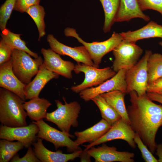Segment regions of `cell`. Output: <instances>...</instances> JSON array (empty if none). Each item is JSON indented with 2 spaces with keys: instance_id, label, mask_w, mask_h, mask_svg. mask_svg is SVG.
<instances>
[{
  "instance_id": "obj_11",
  "label": "cell",
  "mask_w": 162,
  "mask_h": 162,
  "mask_svg": "<svg viewBox=\"0 0 162 162\" xmlns=\"http://www.w3.org/2000/svg\"><path fill=\"white\" fill-rule=\"evenodd\" d=\"M126 70H121L112 77L100 85L81 91L79 93L80 98L84 101L88 102L98 95L114 90H119L126 94Z\"/></svg>"
},
{
  "instance_id": "obj_30",
  "label": "cell",
  "mask_w": 162,
  "mask_h": 162,
  "mask_svg": "<svg viewBox=\"0 0 162 162\" xmlns=\"http://www.w3.org/2000/svg\"><path fill=\"white\" fill-rule=\"evenodd\" d=\"M12 141L3 139L0 140V153H17L24 147L23 144L20 141Z\"/></svg>"
},
{
  "instance_id": "obj_34",
  "label": "cell",
  "mask_w": 162,
  "mask_h": 162,
  "mask_svg": "<svg viewBox=\"0 0 162 162\" xmlns=\"http://www.w3.org/2000/svg\"><path fill=\"white\" fill-rule=\"evenodd\" d=\"M13 50L1 39L0 42V64L11 59Z\"/></svg>"
},
{
  "instance_id": "obj_31",
  "label": "cell",
  "mask_w": 162,
  "mask_h": 162,
  "mask_svg": "<svg viewBox=\"0 0 162 162\" xmlns=\"http://www.w3.org/2000/svg\"><path fill=\"white\" fill-rule=\"evenodd\" d=\"M134 140L142 154V157L146 162H158L152 154L144 144L139 136L136 133Z\"/></svg>"
},
{
  "instance_id": "obj_24",
  "label": "cell",
  "mask_w": 162,
  "mask_h": 162,
  "mask_svg": "<svg viewBox=\"0 0 162 162\" xmlns=\"http://www.w3.org/2000/svg\"><path fill=\"white\" fill-rule=\"evenodd\" d=\"M102 5L104 14L103 28L104 33L109 32L115 22L120 5V0H99Z\"/></svg>"
},
{
  "instance_id": "obj_22",
  "label": "cell",
  "mask_w": 162,
  "mask_h": 162,
  "mask_svg": "<svg viewBox=\"0 0 162 162\" xmlns=\"http://www.w3.org/2000/svg\"><path fill=\"white\" fill-rule=\"evenodd\" d=\"M52 104L48 100L39 98L24 102L23 106L27 116L32 120L37 121L46 118L47 110Z\"/></svg>"
},
{
  "instance_id": "obj_7",
  "label": "cell",
  "mask_w": 162,
  "mask_h": 162,
  "mask_svg": "<svg viewBox=\"0 0 162 162\" xmlns=\"http://www.w3.org/2000/svg\"><path fill=\"white\" fill-rule=\"evenodd\" d=\"M74 71L76 74L82 72L84 81L81 84L71 87L74 92L78 93L86 89L97 86L113 76L116 73L110 67L99 69L83 63L75 65Z\"/></svg>"
},
{
  "instance_id": "obj_12",
  "label": "cell",
  "mask_w": 162,
  "mask_h": 162,
  "mask_svg": "<svg viewBox=\"0 0 162 162\" xmlns=\"http://www.w3.org/2000/svg\"><path fill=\"white\" fill-rule=\"evenodd\" d=\"M38 126L33 123L24 126L11 127L1 124L0 138L10 141L17 140L28 148L35 142L39 131Z\"/></svg>"
},
{
  "instance_id": "obj_20",
  "label": "cell",
  "mask_w": 162,
  "mask_h": 162,
  "mask_svg": "<svg viewBox=\"0 0 162 162\" xmlns=\"http://www.w3.org/2000/svg\"><path fill=\"white\" fill-rule=\"evenodd\" d=\"M135 18L142 19L146 21L150 20V17L140 9L137 0H120L115 22H128Z\"/></svg>"
},
{
  "instance_id": "obj_5",
  "label": "cell",
  "mask_w": 162,
  "mask_h": 162,
  "mask_svg": "<svg viewBox=\"0 0 162 162\" xmlns=\"http://www.w3.org/2000/svg\"><path fill=\"white\" fill-rule=\"evenodd\" d=\"M26 52L14 49L12 55L13 71L18 78L27 85L36 75L44 62L41 56L32 58Z\"/></svg>"
},
{
  "instance_id": "obj_17",
  "label": "cell",
  "mask_w": 162,
  "mask_h": 162,
  "mask_svg": "<svg viewBox=\"0 0 162 162\" xmlns=\"http://www.w3.org/2000/svg\"><path fill=\"white\" fill-rule=\"evenodd\" d=\"M42 139L38 138L37 141L32 144L33 150L37 158L42 162H67L72 161L77 157L82 151H78L70 154L63 153L58 150L56 152L48 150L44 145Z\"/></svg>"
},
{
  "instance_id": "obj_9",
  "label": "cell",
  "mask_w": 162,
  "mask_h": 162,
  "mask_svg": "<svg viewBox=\"0 0 162 162\" xmlns=\"http://www.w3.org/2000/svg\"><path fill=\"white\" fill-rule=\"evenodd\" d=\"M32 122L36 124L39 128L37 138L52 143L56 150L60 147H66L68 152L70 153L82 150L79 146L70 139V137L74 138L73 135L58 130L46 123L43 119Z\"/></svg>"
},
{
  "instance_id": "obj_6",
  "label": "cell",
  "mask_w": 162,
  "mask_h": 162,
  "mask_svg": "<svg viewBox=\"0 0 162 162\" xmlns=\"http://www.w3.org/2000/svg\"><path fill=\"white\" fill-rule=\"evenodd\" d=\"M152 53L150 50H146L144 55L137 63L126 70V94L135 91L139 96L146 94L148 85L147 64Z\"/></svg>"
},
{
  "instance_id": "obj_8",
  "label": "cell",
  "mask_w": 162,
  "mask_h": 162,
  "mask_svg": "<svg viewBox=\"0 0 162 162\" xmlns=\"http://www.w3.org/2000/svg\"><path fill=\"white\" fill-rule=\"evenodd\" d=\"M114 57L113 70L116 73L122 69L128 70L135 65L143 52L136 43L124 40L112 51Z\"/></svg>"
},
{
  "instance_id": "obj_23",
  "label": "cell",
  "mask_w": 162,
  "mask_h": 162,
  "mask_svg": "<svg viewBox=\"0 0 162 162\" xmlns=\"http://www.w3.org/2000/svg\"><path fill=\"white\" fill-rule=\"evenodd\" d=\"M125 93L119 90H114L101 94L107 102L121 116L122 118L130 124L125 102Z\"/></svg>"
},
{
  "instance_id": "obj_32",
  "label": "cell",
  "mask_w": 162,
  "mask_h": 162,
  "mask_svg": "<svg viewBox=\"0 0 162 162\" xmlns=\"http://www.w3.org/2000/svg\"><path fill=\"white\" fill-rule=\"evenodd\" d=\"M142 11L153 10L159 12L162 16V0H137Z\"/></svg>"
},
{
  "instance_id": "obj_29",
  "label": "cell",
  "mask_w": 162,
  "mask_h": 162,
  "mask_svg": "<svg viewBox=\"0 0 162 162\" xmlns=\"http://www.w3.org/2000/svg\"><path fill=\"white\" fill-rule=\"evenodd\" d=\"M16 0H6L0 8V28L2 31L6 28L7 22L14 9Z\"/></svg>"
},
{
  "instance_id": "obj_37",
  "label": "cell",
  "mask_w": 162,
  "mask_h": 162,
  "mask_svg": "<svg viewBox=\"0 0 162 162\" xmlns=\"http://www.w3.org/2000/svg\"><path fill=\"white\" fill-rule=\"evenodd\" d=\"M17 152H11L0 153V162H8L10 160Z\"/></svg>"
},
{
  "instance_id": "obj_15",
  "label": "cell",
  "mask_w": 162,
  "mask_h": 162,
  "mask_svg": "<svg viewBox=\"0 0 162 162\" xmlns=\"http://www.w3.org/2000/svg\"><path fill=\"white\" fill-rule=\"evenodd\" d=\"M41 51L44 58L43 64L46 68L66 78H72V72L75 67L74 63L63 60L51 49L42 48Z\"/></svg>"
},
{
  "instance_id": "obj_13",
  "label": "cell",
  "mask_w": 162,
  "mask_h": 162,
  "mask_svg": "<svg viewBox=\"0 0 162 162\" xmlns=\"http://www.w3.org/2000/svg\"><path fill=\"white\" fill-rule=\"evenodd\" d=\"M47 40L52 50L61 55L68 56L77 63L95 66L85 47L83 45L74 47L68 46L60 42L52 34L47 35Z\"/></svg>"
},
{
  "instance_id": "obj_18",
  "label": "cell",
  "mask_w": 162,
  "mask_h": 162,
  "mask_svg": "<svg viewBox=\"0 0 162 162\" xmlns=\"http://www.w3.org/2000/svg\"><path fill=\"white\" fill-rule=\"evenodd\" d=\"M59 76L58 74L46 68L43 64L34 79L26 85V99L39 98V94L45 85L51 80L57 79Z\"/></svg>"
},
{
  "instance_id": "obj_25",
  "label": "cell",
  "mask_w": 162,
  "mask_h": 162,
  "mask_svg": "<svg viewBox=\"0 0 162 162\" xmlns=\"http://www.w3.org/2000/svg\"><path fill=\"white\" fill-rule=\"evenodd\" d=\"M20 34L14 33L6 28L1 34L2 39L4 42L13 49L24 51L35 58L39 56L38 54L32 52L26 46L25 41L20 37Z\"/></svg>"
},
{
  "instance_id": "obj_14",
  "label": "cell",
  "mask_w": 162,
  "mask_h": 162,
  "mask_svg": "<svg viewBox=\"0 0 162 162\" xmlns=\"http://www.w3.org/2000/svg\"><path fill=\"white\" fill-rule=\"evenodd\" d=\"M101 146L91 147L87 150L95 162H134L135 154L127 151L117 150L115 147L109 146L104 143Z\"/></svg>"
},
{
  "instance_id": "obj_21",
  "label": "cell",
  "mask_w": 162,
  "mask_h": 162,
  "mask_svg": "<svg viewBox=\"0 0 162 162\" xmlns=\"http://www.w3.org/2000/svg\"><path fill=\"white\" fill-rule=\"evenodd\" d=\"M103 119L93 126L82 131H76L74 134L76 137L75 142L78 146L86 142L91 143L104 135L111 127Z\"/></svg>"
},
{
  "instance_id": "obj_39",
  "label": "cell",
  "mask_w": 162,
  "mask_h": 162,
  "mask_svg": "<svg viewBox=\"0 0 162 162\" xmlns=\"http://www.w3.org/2000/svg\"><path fill=\"white\" fill-rule=\"evenodd\" d=\"M87 150H84L80 152L79 157L81 162H91V156L88 153Z\"/></svg>"
},
{
  "instance_id": "obj_40",
  "label": "cell",
  "mask_w": 162,
  "mask_h": 162,
  "mask_svg": "<svg viewBox=\"0 0 162 162\" xmlns=\"http://www.w3.org/2000/svg\"><path fill=\"white\" fill-rule=\"evenodd\" d=\"M156 154L158 157V162H162V143L157 144Z\"/></svg>"
},
{
  "instance_id": "obj_10",
  "label": "cell",
  "mask_w": 162,
  "mask_h": 162,
  "mask_svg": "<svg viewBox=\"0 0 162 162\" xmlns=\"http://www.w3.org/2000/svg\"><path fill=\"white\" fill-rule=\"evenodd\" d=\"M135 135L130 125L121 118L112 125L108 132L100 138L91 143L84 145L85 148L84 150H87L95 145L117 139L125 141L131 147L135 148L136 145L134 139Z\"/></svg>"
},
{
  "instance_id": "obj_42",
  "label": "cell",
  "mask_w": 162,
  "mask_h": 162,
  "mask_svg": "<svg viewBox=\"0 0 162 162\" xmlns=\"http://www.w3.org/2000/svg\"><path fill=\"white\" fill-rule=\"evenodd\" d=\"M159 45H160L162 47V41L159 42L158 43Z\"/></svg>"
},
{
  "instance_id": "obj_1",
  "label": "cell",
  "mask_w": 162,
  "mask_h": 162,
  "mask_svg": "<svg viewBox=\"0 0 162 162\" xmlns=\"http://www.w3.org/2000/svg\"><path fill=\"white\" fill-rule=\"evenodd\" d=\"M130 104L127 109L130 125L152 154L156 150L157 132L162 126V105L154 103L146 94L129 93Z\"/></svg>"
},
{
  "instance_id": "obj_19",
  "label": "cell",
  "mask_w": 162,
  "mask_h": 162,
  "mask_svg": "<svg viewBox=\"0 0 162 162\" xmlns=\"http://www.w3.org/2000/svg\"><path fill=\"white\" fill-rule=\"evenodd\" d=\"M120 34L123 39L136 43L138 40L151 38H162V25L150 21L142 27L134 31H129Z\"/></svg>"
},
{
  "instance_id": "obj_36",
  "label": "cell",
  "mask_w": 162,
  "mask_h": 162,
  "mask_svg": "<svg viewBox=\"0 0 162 162\" xmlns=\"http://www.w3.org/2000/svg\"><path fill=\"white\" fill-rule=\"evenodd\" d=\"M162 89V77L159 78L148 85L147 92H156Z\"/></svg>"
},
{
  "instance_id": "obj_26",
  "label": "cell",
  "mask_w": 162,
  "mask_h": 162,
  "mask_svg": "<svg viewBox=\"0 0 162 162\" xmlns=\"http://www.w3.org/2000/svg\"><path fill=\"white\" fill-rule=\"evenodd\" d=\"M98 107L103 119L111 126L122 118L120 115L100 95L92 100Z\"/></svg>"
},
{
  "instance_id": "obj_41",
  "label": "cell",
  "mask_w": 162,
  "mask_h": 162,
  "mask_svg": "<svg viewBox=\"0 0 162 162\" xmlns=\"http://www.w3.org/2000/svg\"><path fill=\"white\" fill-rule=\"evenodd\" d=\"M156 93L162 95V89L158 91L157 92H156Z\"/></svg>"
},
{
  "instance_id": "obj_2",
  "label": "cell",
  "mask_w": 162,
  "mask_h": 162,
  "mask_svg": "<svg viewBox=\"0 0 162 162\" xmlns=\"http://www.w3.org/2000/svg\"><path fill=\"white\" fill-rule=\"evenodd\" d=\"M24 101L15 93L5 89H0V122L11 127L27 125V113L23 104Z\"/></svg>"
},
{
  "instance_id": "obj_35",
  "label": "cell",
  "mask_w": 162,
  "mask_h": 162,
  "mask_svg": "<svg viewBox=\"0 0 162 162\" xmlns=\"http://www.w3.org/2000/svg\"><path fill=\"white\" fill-rule=\"evenodd\" d=\"M40 0H16L14 10L21 13L26 12L29 8L39 4Z\"/></svg>"
},
{
  "instance_id": "obj_33",
  "label": "cell",
  "mask_w": 162,
  "mask_h": 162,
  "mask_svg": "<svg viewBox=\"0 0 162 162\" xmlns=\"http://www.w3.org/2000/svg\"><path fill=\"white\" fill-rule=\"evenodd\" d=\"M11 162H39L41 161L36 157L34 151L31 146L28 148L26 154L23 157L20 158L16 154L10 160Z\"/></svg>"
},
{
  "instance_id": "obj_3",
  "label": "cell",
  "mask_w": 162,
  "mask_h": 162,
  "mask_svg": "<svg viewBox=\"0 0 162 162\" xmlns=\"http://www.w3.org/2000/svg\"><path fill=\"white\" fill-rule=\"evenodd\" d=\"M63 99L64 104L59 100H55L57 109L47 113L45 120L55 124L62 131L69 135L71 126L76 128L78 125L77 119L81 110V106L76 101L68 103L65 98Z\"/></svg>"
},
{
  "instance_id": "obj_28",
  "label": "cell",
  "mask_w": 162,
  "mask_h": 162,
  "mask_svg": "<svg viewBox=\"0 0 162 162\" xmlns=\"http://www.w3.org/2000/svg\"><path fill=\"white\" fill-rule=\"evenodd\" d=\"M27 13L32 18L37 27L39 34L38 40L46 34L44 21L45 12L44 7L39 4L33 5L27 10Z\"/></svg>"
},
{
  "instance_id": "obj_16",
  "label": "cell",
  "mask_w": 162,
  "mask_h": 162,
  "mask_svg": "<svg viewBox=\"0 0 162 162\" xmlns=\"http://www.w3.org/2000/svg\"><path fill=\"white\" fill-rule=\"evenodd\" d=\"M11 58L8 61L0 64V86L15 93L24 101L26 85L16 76L13 70Z\"/></svg>"
},
{
  "instance_id": "obj_27",
  "label": "cell",
  "mask_w": 162,
  "mask_h": 162,
  "mask_svg": "<svg viewBox=\"0 0 162 162\" xmlns=\"http://www.w3.org/2000/svg\"><path fill=\"white\" fill-rule=\"evenodd\" d=\"M148 84L162 77V54L152 53L148 61Z\"/></svg>"
},
{
  "instance_id": "obj_4",
  "label": "cell",
  "mask_w": 162,
  "mask_h": 162,
  "mask_svg": "<svg viewBox=\"0 0 162 162\" xmlns=\"http://www.w3.org/2000/svg\"><path fill=\"white\" fill-rule=\"evenodd\" d=\"M64 32L65 36L75 38L85 47L95 67L97 68H99L103 57L112 51L123 40L120 33L113 32L111 37L106 40L88 43L84 41L80 37L74 28L67 27L65 29Z\"/></svg>"
},
{
  "instance_id": "obj_38",
  "label": "cell",
  "mask_w": 162,
  "mask_h": 162,
  "mask_svg": "<svg viewBox=\"0 0 162 162\" xmlns=\"http://www.w3.org/2000/svg\"><path fill=\"white\" fill-rule=\"evenodd\" d=\"M146 94L152 100L162 104V95L156 92H147Z\"/></svg>"
}]
</instances>
